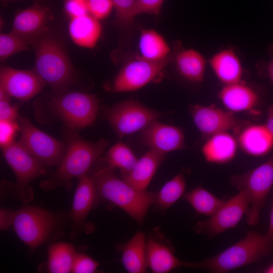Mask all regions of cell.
<instances>
[{
    "label": "cell",
    "mask_w": 273,
    "mask_h": 273,
    "mask_svg": "<svg viewBox=\"0 0 273 273\" xmlns=\"http://www.w3.org/2000/svg\"><path fill=\"white\" fill-rule=\"evenodd\" d=\"M35 115L46 123L58 119L67 127L79 130L94 124L99 101L93 94L79 91L54 93L35 104Z\"/></svg>",
    "instance_id": "obj_1"
},
{
    "label": "cell",
    "mask_w": 273,
    "mask_h": 273,
    "mask_svg": "<svg viewBox=\"0 0 273 273\" xmlns=\"http://www.w3.org/2000/svg\"><path fill=\"white\" fill-rule=\"evenodd\" d=\"M63 134L66 143L65 154L56 169L49 178L40 182L39 185L43 190L51 191L61 187L70 190L72 179L88 173L108 146V141L104 139L91 142L81 138L76 130L67 127Z\"/></svg>",
    "instance_id": "obj_2"
},
{
    "label": "cell",
    "mask_w": 273,
    "mask_h": 273,
    "mask_svg": "<svg viewBox=\"0 0 273 273\" xmlns=\"http://www.w3.org/2000/svg\"><path fill=\"white\" fill-rule=\"evenodd\" d=\"M99 199L120 208L140 224L143 222L157 192L138 189L114 173V170L99 169L92 175Z\"/></svg>",
    "instance_id": "obj_3"
},
{
    "label": "cell",
    "mask_w": 273,
    "mask_h": 273,
    "mask_svg": "<svg viewBox=\"0 0 273 273\" xmlns=\"http://www.w3.org/2000/svg\"><path fill=\"white\" fill-rule=\"evenodd\" d=\"M273 242L265 235L250 231L239 241L218 254L197 262H185L184 266L223 273L255 263L270 254Z\"/></svg>",
    "instance_id": "obj_4"
},
{
    "label": "cell",
    "mask_w": 273,
    "mask_h": 273,
    "mask_svg": "<svg viewBox=\"0 0 273 273\" xmlns=\"http://www.w3.org/2000/svg\"><path fill=\"white\" fill-rule=\"evenodd\" d=\"M29 43L35 53L34 70L54 93L67 90L74 82L75 75L70 60L59 41L43 35Z\"/></svg>",
    "instance_id": "obj_5"
},
{
    "label": "cell",
    "mask_w": 273,
    "mask_h": 273,
    "mask_svg": "<svg viewBox=\"0 0 273 273\" xmlns=\"http://www.w3.org/2000/svg\"><path fill=\"white\" fill-rule=\"evenodd\" d=\"M231 184L247 194L250 204L246 213V222L257 224L266 197L273 186V156L256 168L241 174L233 175Z\"/></svg>",
    "instance_id": "obj_6"
},
{
    "label": "cell",
    "mask_w": 273,
    "mask_h": 273,
    "mask_svg": "<svg viewBox=\"0 0 273 273\" xmlns=\"http://www.w3.org/2000/svg\"><path fill=\"white\" fill-rule=\"evenodd\" d=\"M2 149L3 156L16 178L15 194L24 202L31 201L33 191L29 185L30 183L48 174L49 167L35 158L19 142L15 141Z\"/></svg>",
    "instance_id": "obj_7"
},
{
    "label": "cell",
    "mask_w": 273,
    "mask_h": 273,
    "mask_svg": "<svg viewBox=\"0 0 273 273\" xmlns=\"http://www.w3.org/2000/svg\"><path fill=\"white\" fill-rule=\"evenodd\" d=\"M59 224V219L49 211L25 206L16 211L12 227L27 247L34 249L46 243Z\"/></svg>",
    "instance_id": "obj_8"
},
{
    "label": "cell",
    "mask_w": 273,
    "mask_h": 273,
    "mask_svg": "<svg viewBox=\"0 0 273 273\" xmlns=\"http://www.w3.org/2000/svg\"><path fill=\"white\" fill-rule=\"evenodd\" d=\"M102 116L120 138L143 130L162 114L132 98L103 109Z\"/></svg>",
    "instance_id": "obj_9"
},
{
    "label": "cell",
    "mask_w": 273,
    "mask_h": 273,
    "mask_svg": "<svg viewBox=\"0 0 273 273\" xmlns=\"http://www.w3.org/2000/svg\"><path fill=\"white\" fill-rule=\"evenodd\" d=\"M169 60L152 62L138 55L126 60L107 89L112 92H131L159 80Z\"/></svg>",
    "instance_id": "obj_10"
},
{
    "label": "cell",
    "mask_w": 273,
    "mask_h": 273,
    "mask_svg": "<svg viewBox=\"0 0 273 273\" xmlns=\"http://www.w3.org/2000/svg\"><path fill=\"white\" fill-rule=\"evenodd\" d=\"M19 142L48 167L57 166L66 150V143L56 139L35 126L26 117L19 116Z\"/></svg>",
    "instance_id": "obj_11"
},
{
    "label": "cell",
    "mask_w": 273,
    "mask_h": 273,
    "mask_svg": "<svg viewBox=\"0 0 273 273\" xmlns=\"http://www.w3.org/2000/svg\"><path fill=\"white\" fill-rule=\"evenodd\" d=\"M249 204L247 193L240 190L236 195L224 201L209 218L198 221L194 230L197 234L205 235L211 238L233 229L246 215Z\"/></svg>",
    "instance_id": "obj_12"
},
{
    "label": "cell",
    "mask_w": 273,
    "mask_h": 273,
    "mask_svg": "<svg viewBox=\"0 0 273 273\" xmlns=\"http://www.w3.org/2000/svg\"><path fill=\"white\" fill-rule=\"evenodd\" d=\"M189 111L198 129L207 138L218 133L240 130V121L234 113L214 105H193Z\"/></svg>",
    "instance_id": "obj_13"
},
{
    "label": "cell",
    "mask_w": 273,
    "mask_h": 273,
    "mask_svg": "<svg viewBox=\"0 0 273 273\" xmlns=\"http://www.w3.org/2000/svg\"><path fill=\"white\" fill-rule=\"evenodd\" d=\"M46 83L33 70L1 66L0 89L10 98L25 101L38 94Z\"/></svg>",
    "instance_id": "obj_14"
},
{
    "label": "cell",
    "mask_w": 273,
    "mask_h": 273,
    "mask_svg": "<svg viewBox=\"0 0 273 273\" xmlns=\"http://www.w3.org/2000/svg\"><path fill=\"white\" fill-rule=\"evenodd\" d=\"M99 201L92 175L88 173L79 178L70 213L71 230L69 236L74 239L80 232L90 211Z\"/></svg>",
    "instance_id": "obj_15"
},
{
    "label": "cell",
    "mask_w": 273,
    "mask_h": 273,
    "mask_svg": "<svg viewBox=\"0 0 273 273\" xmlns=\"http://www.w3.org/2000/svg\"><path fill=\"white\" fill-rule=\"evenodd\" d=\"M142 141L149 149L166 154L186 148L183 129L157 120L142 130Z\"/></svg>",
    "instance_id": "obj_16"
},
{
    "label": "cell",
    "mask_w": 273,
    "mask_h": 273,
    "mask_svg": "<svg viewBox=\"0 0 273 273\" xmlns=\"http://www.w3.org/2000/svg\"><path fill=\"white\" fill-rule=\"evenodd\" d=\"M50 14L47 7L38 5L19 11L15 15L11 32L29 42L46 33Z\"/></svg>",
    "instance_id": "obj_17"
},
{
    "label": "cell",
    "mask_w": 273,
    "mask_h": 273,
    "mask_svg": "<svg viewBox=\"0 0 273 273\" xmlns=\"http://www.w3.org/2000/svg\"><path fill=\"white\" fill-rule=\"evenodd\" d=\"M218 97L228 111L233 113L251 110L257 105L260 98L257 91L243 80L224 85Z\"/></svg>",
    "instance_id": "obj_18"
},
{
    "label": "cell",
    "mask_w": 273,
    "mask_h": 273,
    "mask_svg": "<svg viewBox=\"0 0 273 273\" xmlns=\"http://www.w3.org/2000/svg\"><path fill=\"white\" fill-rule=\"evenodd\" d=\"M165 157V154L149 149L138 160L131 170L120 171L121 178L138 189L146 190Z\"/></svg>",
    "instance_id": "obj_19"
},
{
    "label": "cell",
    "mask_w": 273,
    "mask_h": 273,
    "mask_svg": "<svg viewBox=\"0 0 273 273\" xmlns=\"http://www.w3.org/2000/svg\"><path fill=\"white\" fill-rule=\"evenodd\" d=\"M237 140L243 152L253 157L264 156L273 148V134L265 124L247 125L239 130Z\"/></svg>",
    "instance_id": "obj_20"
},
{
    "label": "cell",
    "mask_w": 273,
    "mask_h": 273,
    "mask_svg": "<svg viewBox=\"0 0 273 273\" xmlns=\"http://www.w3.org/2000/svg\"><path fill=\"white\" fill-rule=\"evenodd\" d=\"M208 63L215 75L223 85L243 80V65L233 49L228 48L218 51L209 58Z\"/></svg>",
    "instance_id": "obj_21"
},
{
    "label": "cell",
    "mask_w": 273,
    "mask_h": 273,
    "mask_svg": "<svg viewBox=\"0 0 273 273\" xmlns=\"http://www.w3.org/2000/svg\"><path fill=\"white\" fill-rule=\"evenodd\" d=\"M238 146L234 135L230 132H223L208 138L202 147V153L209 163L225 164L234 159Z\"/></svg>",
    "instance_id": "obj_22"
},
{
    "label": "cell",
    "mask_w": 273,
    "mask_h": 273,
    "mask_svg": "<svg viewBox=\"0 0 273 273\" xmlns=\"http://www.w3.org/2000/svg\"><path fill=\"white\" fill-rule=\"evenodd\" d=\"M145 234L138 232L128 241L116 246L121 252L123 266L130 273L146 272L148 267Z\"/></svg>",
    "instance_id": "obj_23"
},
{
    "label": "cell",
    "mask_w": 273,
    "mask_h": 273,
    "mask_svg": "<svg viewBox=\"0 0 273 273\" xmlns=\"http://www.w3.org/2000/svg\"><path fill=\"white\" fill-rule=\"evenodd\" d=\"M146 257L148 267L154 273H167L184 266L169 246L153 238L147 241Z\"/></svg>",
    "instance_id": "obj_24"
},
{
    "label": "cell",
    "mask_w": 273,
    "mask_h": 273,
    "mask_svg": "<svg viewBox=\"0 0 273 273\" xmlns=\"http://www.w3.org/2000/svg\"><path fill=\"white\" fill-rule=\"evenodd\" d=\"M174 61L177 72L183 78L196 83L203 81L208 61L199 51L181 49L175 55Z\"/></svg>",
    "instance_id": "obj_25"
},
{
    "label": "cell",
    "mask_w": 273,
    "mask_h": 273,
    "mask_svg": "<svg viewBox=\"0 0 273 273\" xmlns=\"http://www.w3.org/2000/svg\"><path fill=\"white\" fill-rule=\"evenodd\" d=\"M68 31L76 44L91 49L96 46L100 37L102 26L99 20L88 14L70 19Z\"/></svg>",
    "instance_id": "obj_26"
},
{
    "label": "cell",
    "mask_w": 273,
    "mask_h": 273,
    "mask_svg": "<svg viewBox=\"0 0 273 273\" xmlns=\"http://www.w3.org/2000/svg\"><path fill=\"white\" fill-rule=\"evenodd\" d=\"M139 55L152 62L169 60L171 49L164 37L154 29H143L138 43Z\"/></svg>",
    "instance_id": "obj_27"
},
{
    "label": "cell",
    "mask_w": 273,
    "mask_h": 273,
    "mask_svg": "<svg viewBox=\"0 0 273 273\" xmlns=\"http://www.w3.org/2000/svg\"><path fill=\"white\" fill-rule=\"evenodd\" d=\"M47 269L51 273L71 272L76 252L72 244L59 242L51 245L48 250Z\"/></svg>",
    "instance_id": "obj_28"
},
{
    "label": "cell",
    "mask_w": 273,
    "mask_h": 273,
    "mask_svg": "<svg viewBox=\"0 0 273 273\" xmlns=\"http://www.w3.org/2000/svg\"><path fill=\"white\" fill-rule=\"evenodd\" d=\"M184 198L197 213L208 217L224 202L201 187H196L184 194Z\"/></svg>",
    "instance_id": "obj_29"
},
{
    "label": "cell",
    "mask_w": 273,
    "mask_h": 273,
    "mask_svg": "<svg viewBox=\"0 0 273 273\" xmlns=\"http://www.w3.org/2000/svg\"><path fill=\"white\" fill-rule=\"evenodd\" d=\"M138 159L130 149L124 143L118 142L111 147L106 152L105 162L106 169H120L121 172L131 170Z\"/></svg>",
    "instance_id": "obj_30"
},
{
    "label": "cell",
    "mask_w": 273,
    "mask_h": 273,
    "mask_svg": "<svg viewBox=\"0 0 273 273\" xmlns=\"http://www.w3.org/2000/svg\"><path fill=\"white\" fill-rule=\"evenodd\" d=\"M186 187L184 175L182 173L175 175L157 192L154 203L156 208L164 210L171 207L184 195Z\"/></svg>",
    "instance_id": "obj_31"
},
{
    "label": "cell",
    "mask_w": 273,
    "mask_h": 273,
    "mask_svg": "<svg viewBox=\"0 0 273 273\" xmlns=\"http://www.w3.org/2000/svg\"><path fill=\"white\" fill-rule=\"evenodd\" d=\"M29 43L26 40L13 32L2 33L0 35V60L6 61L17 53L26 51L29 49Z\"/></svg>",
    "instance_id": "obj_32"
},
{
    "label": "cell",
    "mask_w": 273,
    "mask_h": 273,
    "mask_svg": "<svg viewBox=\"0 0 273 273\" xmlns=\"http://www.w3.org/2000/svg\"><path fill=\"white\" fill-rule=\"evenodd\" d=\"M115 11V24L121 28H127L133 22L132 12L136 0H112Z\"/></svg>",
    "instance_id": "obj_33"
},
{
    "label": "cell",
    "mask_w": 273,
    "mask_h": 273,
    "mask_svg": "<svg viewBox=\"0 0 273 273\" xmlns=\"http://www.w3.org/2000/svg\"><path fill=\"white\" fill-rule=\"evenodd\" d=\"M20 126L17 120H0V146L1 148L15 142V138L20 132Z\"/></svg>",
    "instance_id": "obj_34"
},
{
    "label": "cell",
    "mask_w": 273,
    "mask_h": 273,
    "mask_svg": "<svg viewBox=\"0 0 273 273\" xmlns=\"http://www.w3.org/2000/svg\"><path fill=\"white\" fill-rule=\"evenodd\" d=\"M164 0H136L132 12L133 19L141 14L158 15Z\"/></svg>",
    "instance_id": "obj_35"
},
{
    "label": "cell",
    "mask_w": 273,
    "mask_h": 273,
    "mask_svg": "<svg viewBox=\"0 0 273 273\" xmlns=\"http://www.w3.org/2000/svg\"><path fill=\"white\" fill-rule=\"evenodd\" d=\"M99 263L87 255L76 253L73 261L71 272L93 273L97 271Z\"/></svg>",
    "instance_id": "obj_36"
},
{
    "label": "cell",
    "mask_w": 273,
    "mask_h": 273,
    "mask_svg": "<svg viewBox=\"0 0 273 273\" xmlns=\"http://www.w3.org/2000/svg\"><path fill=\"white\" fill-rule=\"evenodd\" d=\"M89 14L98 20L110 14L113 5L112 0H86Z\"/></svg>",
    "instance_id": "obj_37"
},
{
    "label": "cell",
    "mask_w": 273,
    "mask_h": 273,
    "mask_svg": "<svg viewBox=\"0 0 273 273\" xmlns=\"http://www.w3.org/2000/svg\"><path fill=\"white\" fill-rule=\"evenodd\" d=\"M10 97L0 89V120H17L18 107L10 102Z\"/></svg>",
    "instance_id": "obj_38"
},
{
    "label": "cell",
    "mask_w": 273,
    "mask_h": 273,
    "mask_svg": "<svg viewBox=\"0 0 273 273\" xmlns=\"http://www.w3.org/2000/svg\"><path fill=\"white\" fill-rule=\"evenodd\" d=\"M64 8L70 19L89 14L86 0H65Z\"/></svg>",
    "instance_id": "obj_39"
},
{
    "label": "cell",
    "mask_w": 273,
    "mask_h": 273,
    "mask_svg": "<svg viewBox=\"0 0 273 273\" xmlns=\"http://www.w3.org/2000/svg\"><path fill=\"white\" fill-rule=\"evenodd\" d=\"M267 52L268 60H259L257 63V68L260 74L268 78L273 83V44L267 48Z\"/></svg>",
    "instance_id": "obj_40"
},
{
    "label": "cell",
    "mask_w": 273,
    "mask_h": 273,
    "mask_svg": "<svg viewBox=\"0 0 273 273\" xmlns=\"http://www.w3.org/2000/svg\"><path fill=\"white\" fill-rule=\"evenodd\" d=\"M16 211L6 208L0 210V230L4 231L12 226Z\"/></svg>",
    "instance_id": "obj_41"
},
{
    "label": "cell",
    "mask_w": 273,
    "mask_h": 273,
    "mask_svg": "<svg viewBox=\"0 0 273 273\" xmlns=\"http://www.w3.org/2000/svg\"><path fill=\"white\" fill-rule=\"evenodd\" d=\"M265 125L273 134V103L268 107Z\"/></svg>",
    "instance_id": "obj_42"
},
{
    "label": "cell",
    "mask_w": 273,
    "mask_h": 273,
    "mask_svg": "<svg viewBox=\"0 0 273 273\" xmlns=\"http://www.w3.org/2000/svg\"><path fill=\"white\" fill-rule=\"evenodd\" d=\"M265 235L270 240L273 242V204L270 212L269 228Z\"/></svg>",
    "instance_id": "obj_43"
},
{
    "label": "cell",
    "mask_w": 273,
    "mask_h": 273,
    "mask_svg": "<svg viewBox=\"0 0 273 273\" xmlns=\"http://www.w3.org/2000/svg\"><path fill=\"white\" fill-rule=\"evenodd\" d=\"M266 273H273V263L267 267L264 270Z\"/></svg>",
    "instance_id": "obj_44"
},
{
    "label": "cell",
    "mask_w": 273,
    "mask_h": 273,
    "mask_svg": "<svg viewBox=\"0 0 273 273\" xmlns=\"http://www.w3.org/2000/svg\"><path fill=\"white\" fill-rule=\"evenodd\" d=\"M12 1H16V0H1V2L3 3H7L8 2Z\"/></svg>",
    "instance_id": "obj_45"
}]
</instances>
